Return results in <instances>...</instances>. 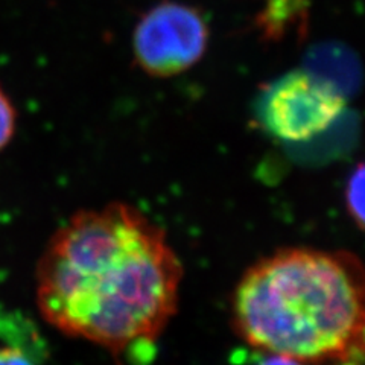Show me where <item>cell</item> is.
Returning <instances> with one entry per match:
<instances>
[{"label": "cell", "mask_w": 365, "mask_h": 365, "mask_svg": "<svg viewBox=\"0 0 365 365\" xmlns=\"http://www.w3.org/2000/svg\"><path fill=\"white\" fill-rule=\"evenodd\" d=\"M181 279L163 228L114 202L78 212L52 236L37 267V303L64 335L118 353L163 332Z\"/></svg>", "instance_id": "1"}, {"label": "cell", "mask_w": 365, "mask_h": 365, "mask_svg": "<svg viewBox=\"0 0 365 365\" xmlns=\"http://www.w3.org/2000/svg\"><path fill=\"white\" fill-rule=\"evenodd\" d=\"M365 274L347 251L282 248L248 268L232 326L247 344L307 364L362 356Z\"/></svg>", "instance_id": "2"}, {"label": "cell", "mask_w": 365, "mask_h": 365, "mask_svg": "<svg viewBox=\"0 0 365 365\" xmlns=\"http://www.w3.org/2000/svg\"><path fill=\"white\" fill-rule=\"evenodd\" d=\"M346 108L342 90L311 71H294L260 95L256 116L268 134L284 142H304L324 133Z\"/></svg>", "instance_id": "3"}, {"label": "cell", "mask_w": 365, "mask_h": 365, "mask_svg": "<svg viewBox=\"0 0 365 365\" xmlns=\"http://www.w3.org/2000/svg\"><path fill=\"white\" fill-rule=\"evenodd\" d=\"M207 41V23L195 8L163 2L137 23L134 56L146 73L174 76L202 58Z\"/></svg>", "instance_id": "4"}, {"label": "cell", "mask_w": 365, "mask_h": 365, "mask_svg": "<svg viewBox=\"0 0 365 365\" xmlns=\"http://www.w3.org/2000/svg\"><path fill=\"white\" fill-rule=\"evenodd\" d=\"M306 0H267L260 26L269 37H279L303 16Z\"/></svg>", "instance_id": "5"}, {"label": "cell", "mask_w": 365, "mask_h": 365, "mask_svg": "<svg viewBox=\"0 0 365 365\" xmlns=\"http://www.w3.org/2000/svg\"><path fill=\"white\" fill-rule=\"evenodd\" d=\"M365 170L364 165L359 163L347 180L346 190H344V201L346 209L350 215V218L358 225L359 230H364V187H365Z\"/></svg>", "instance_id": "6"}, {"label": "cell", "mask_w": 365, "mask_h": 365, "mask_svg": "<svg viewBox=\"0 0 365 365\" xmlns=\"http://www.w3.org/2000/svg\"><path fill=\"white\" fill-rule=\"evenodd\" d=\"M16 110L5 91L0 88V151L13 139L16 131Z\"/></svg>", "instance_id": "7"}, {"label": "cell", "mask_w": 365, "mask_h": 365, "mask_svg": "<svg viewBox=\"0 0 365 365\" xmlns=\"http://www.w3.org/2000/svg\"><path fill=\"white\" fill-rule=\"evenodd\" d=\"M0 365H37L21 347L8 346L0 349Z\"/></svg>", "instance_id": "8"}, {"label": "cell", "mask_w": 365, "mask_h": 365, "mask_svg": "<svg viewBox=\"0 0 365 365\" xmlns=\"http://www.w3.org/2000/svg\"><path fill=\"white\" fill-rule=\"evenodd\" d=\"M259 365H309V364L289 358V356H283V355H269Z\"/></svg>", "instance_id": "9"}, {"label": "cell", "mask_w": 365, "mask_h": 365, "mask_svg": "<svg viewBox=\"0 0 365 365\" xmlns=\"http://www.w3.org/2000/svg\"><path fill=\"white\" fill-rule=\"evenodd\" d=\"M342 365H361V358H356V359H350V361H346V362H341Z\"/></svg>", "instance_id": "10"}]
</instances>
